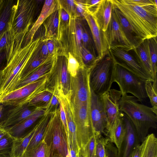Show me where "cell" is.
<instances>
[{
    "mask_svg": "<svg viewBox=\"0 0 157 157\" xmlns=\"http://www.w3.org/2000/svg\"><path fill=\"white\" fill-rule=\"evenodd\" d=\"M142 40L157 36V0H112Z\"/></svg>",
    "mask_w": 157,
    "mask_h": 157,
    "instance_id": "obj_1",
    "label": "cell"
},
{
    "mask_svg": "<svg viewBox=\"0 0 157 157\" xmlns=\"http://www.w3.org/2000/svg\"><path fill=\"white\" fill-rule=\"evenodd\" d=\"M134 96L122 95L119 101L121 112L129 118L136 129L140 142L147 135L150 128L156 129L157 115L151 108L138 102Z\"/></svg>",
    "mask_w": 157,
    "mask_h": 157,
    "instance_id": "obj_2",
    "label": "cell"
},
{
    "mask_svg": "<svg viewBox=\"0 0 157 157\" xmlns=\"http://www.w3.org/2000/svg\"><path fill=\"white\" fill-rule=\"evenodd\" d=\"M40 38L29 42L17 50L1 71L0 98L13 91L20 81L21 73L38 46Z\"/></svg>",
    "mask_w": 157,
    "mask_h": 157,
    "instance_id": "obj_3",
    "label": "cell"
},
{
    "mask_svg": "<svg viewBox=\"0 0 157 157\" xmlns=\"http://www.w3.org/2000/svg\"><path fill=\"white\" fill-rule=\"evenodd\" d=\"M43 140L47 146L48 157H67V137L61 120L59 108L52 113Z\"/></svg>",
    "mask_w": 157,
    "mask_h": 157,
    "instance_id": "obj_4",
    "label": "cell"
},
{
    "mask_svg": "<svg viewBox=\"0 0 157 157\" xmlns=\"http://www.w3.org/2000/svg\"><path fill=\"white\" fill-rule=\"evenodd\" d=\"M82 24L80 17H70L67 26L56 37L59 55L68 58L70 53L78 61L80 66L85 67L81 55L82 46Z\"/></svg>",
    "mask_w": 157,
    "mask_h": 157,
    "instance_id": "obj_5",
    "label": "cell"
},
{
    "mask_svg": "<svg viewBox=\"0 0 157 157\" xmlns=\"http://www.w3.org/2000/svg\"><path fill=\"white\" fill-rule=\"evenodd\" d=\"M114 63L109 52L98 60L89 71L90 89L97 95L101 96L109 91L113 82Z\"/></svg>",
    "mask_w": 157,
    "mask_h": 157,
    "instance_id": "obj_6",
    "label": "cell"
},
{
    "mask_svg": "<svg viewBox=\"0 0 157 157\" xmlns=\"http://www.w3.org/2000/svg\"><path fill=\"white\" fill-rule=\"evenodd\" d=\"M67 58L58 55L55 58L52 68L47 75L45 89L53 94L69 98L71 94V75L67 68Z\"/></svg>",
    "mask_w": 157,
    "mask_h": 157,
    "instance_id": "obj_7",
    "label": "cell"
},
{
    "mask_svg": "<svg viewBox=\"0 0 157 157\" xmlns=\"http://www.w3.org/2000/svg\"><path fill=\"white\" fill-rule=\"evenodd\" d=\"M113 61V82L118 85L122 95L129 93L138 101H144L147 97L145 89L147 81Z\"/></svg>",
    "mask_w": 157,
    "mask_h": 157,
    "instance_id": "obj_8",
    "label": "cell"
},
{
    "mask_svg": "<svg viewBox=\"0 0 157 157\" xmlns=\"http://www.w3.org/2000/svg\"><path fill=\"white\" fill-rule=\"evenodd\" d=\"M70 102L76 127L77 144L79 149L85 147L94 134L90 117V101L86 103Z\"/></svg>",
    "mask_w": 157,
    "mask_h": 157,
    "instance_id": "obj_9",
    "label": "cell"
},
{
    "mask_svg": "<svg viewBox=\"0 0 157 157\" xmlns=\"http://www.w3.org/2000/svg\"><path fill=\"white\" fill-rule=\"evenodd\" d=\"M37 2L34 0H16L13 22V29L15 33H28L34 23Z\"/></svg>",
    "mask_w": 157,
    "mask_h": 157,
    "instance_id": "obj_10",
    "label": "cell"
},
{
    "mask_svg": "<svg viewBox=\"0 0 157 157\" xmlns=\"http://www.w3.org/2000/svg\"><path fill=\"white\" fill-rule=\"evenodd\" d=\"M48 75L2 97L0 104L4 106H14L28 102L36 94L45 89Z\"/></svg>",
    "mask_w": 157,
    "mask_h": 157,
    "instance_id": "obj_11",
    "label": "cell"
},
{
    "mask_svg": "<svg viewBox=\"0 0 157 157\" xmlns=\"http://www.w3.org/2000/svg\"><path fill=\"white\" fill-rule=\"evenodd\" d=\"M90 69L80 67L75 76H71V94L69 99L71 102L79 103L90 102L89 81Z\"/></svg>",
    "mask_w": 157,
    "mask_h": 157,
    "instance_id": "obj_12",
    "label": "cell"
},
{
    "mask_svg": "<svg viewBox=\"0 0 157 157\" xmlns=\"http://www.w3.org/2000/svg\"><path fill=\"white\" fill-rule=\"evenodd\" d=\"M103 33L109 50L112 48L117 47L128 52L133 50L134 48L123 33L113 9L107 30L103 32Z\"/></svg>",
    "mask_w": 157,
    "mask_h": 157,
    "instance_id": "obj_13",
    "label": "cell"
},
{
    "mask_svg": "<svg viewBox=\"0 0 157 157\" xmlns=\"http://www.w3.org/2000/svg\"><path fill=\"white\" fill-rule=\"evenodd\" d=\"M109 52L113 60L147 81L153 82L152 78L142 68L137 60L129 52L120 48H110Z\"/></svg>",
    "mask_w": 157,
    "mask_h": 157,
    "instance_id": "obj_14",
    "label": "cell"
},
{
    "mask_svg": "<svg viewBox=\"0 0 157 157\" xmlns=\"http://www.w3.org/2000/svg\"><path fill=\"white\" fill-rule=\"evenodd\" d=\"M122 96L120 90L110 89L101 96L107 118L105 131L111 132L120 117L119 101Z\"/></svg>",
    "mask_w": 157,
    "mask_h": 157,
    "instance_id": "obj_15",
    "label": "cell"
},
{
    "mask_svg": "<svg viewBox=\"0 0 157 157\" xmlns=\"http://www.w3.org/2000/svg\"><path fill=\"white\" fill-rule=\"evenodd\" d=\"M90 115L94 134L100 137L105 133L106 116L101 96L96 94L90 88Z\"/></svg>",
    "mask_w": 157,
    "mask_h": 157,
    "instance_id": "obj_16",
    "label": "cell"
},
{
    "mask_svg": "<svg viewBox=\"0 0 157 157\" xmlns=\"http://www.w3.org/2000/svg\"><path fill=\"white\" fill-rule=\"evenodd\" d=\"M6 106V110L1 126L6 132L22 122L37 109L33 106L29 105L28 102L16 106Z\"/></svg>",
    "mask_w": 157,
    "mask_h": 157,
    "instance_id": "obj_17",
    "label": "cell"
},
{
    "mask_svg": "<svg viewBox=\"0 0 157 157\" xmlns=\"http://www.w3.org/2000/svg\"><path fill=\"white\" fill-rule=\"evenodd\" d=\"M121 116L126 127V133L120 147L118 149L117 157H132L135 147L140 144L136 129L128 117L121 112Z\"/></svg>",
    "mask_w": 157,
    "mask_h": 157,
    "instance_id": "obj_18",
    "label": "cell"
},
{
    "mask_svg": "<svg viewBox=\"0 0 157 157\" xmlns=\"http://www.w3.org/2000/svg\"><path fill=\"white\" fill-rule=\"evenodd\" d=\"M59 8V0H48L45 1L39 16L25 36L21 48L25 46L33 41V38L40 26L46 19Z\"/></svg>",
    "mask_w": 157,
    "mask_h": 157,
    "instance_id": "obj_19",
    "label": "cell"
},
{
    "mask_svg": "<svg viewBox=\"0 0 157 157\" xmlns=\"http://www.w3.org/2000/svg\"><path fill=\"white\" fill-rule=\"evenodd\" d=\"M84 17L90 31L97 54V58L101 59L109 52L108 47L104 38L103 32L91 14L86 13Z\"/></svg>",
    "mask_w": 157,
    "mask_h": 157,
    "instance_id": "obj_20",
    "label": "cell"
},
{
    "mask_svg": "<svg viewBox=\"0 0 157 157\" xmlns=\"http://www.w3.org/2000/svg\"><path fill=\"white\" fill-rule=\"evenodd\" d=\"M46 109H37L31 115L20 124L14 126L7 132L14 139L22 138L32 130L34 124L45 113Z\"/></svg>",
    "mask_w": 157,
    "mask_h": 157,
    "instance_id": "obj_21",
    "label": "cell"
},
{
    "mask_svg": "<svg viewBox=\"0 0 157 157\" xmlns=\"http://www.w3.org/2000/svg\"><path fill=\"white\" fill-rule=\"evenodd\" d=\"M113 7L112 0H101L91 14L103 32L107 30L110 21Z\"/></svg>",
    "mask_w": 157,
    "mask_h": 157,
    "instance_id": "obj_22",
    "label": "cell"
},
{
    "mask_svg": "<svg viewBox=\"0 0 157 157\" xmlns=\"http://www.w3.org/2000/svg\"><path fill=\"white\" fill-rule=\"evenodd\" d=\"M57 97L64 110L68 128L67 140L70 142L77 154L79 148L76 138V130L71 106L69 100L61 96Z\"/></svg>",
    "mask_w": 157,
    "mask_h": 157,
    "instance_id": "obj_23",
    "label": "cell"
},
{
    "mask_svg": "<svg viewBox=\"0 0 157 157\" xmlns=\"http://www.w3.org/2000/svg\"><path fill=\"white\" fill-rule=\"evenodd\" d=\"M41 46L40 40L38 46L22 69L19 81L25 78L40 65L58 55V53H57L50 55L48 56H44L41 52Z\"/></svg>",
    "mask_w": 157,
    "mask_h": 157,
    "instance_id": "obj_24",
    "label": "cell"
},
{
    "mask_svg": "<svg viewBox=\"0 0 157 157\" xmlns=\"http://www.w3.org/2000/svg\"><path fill=\"white\" fill-rule=\"evenodd\" d=\"M132 51L134 52V56L139 63L152 78L151 65L148 39L143 40Z\"/></svg>",
    "mask_w": 157,
    "mask_h": 157,
    "instance_id": "obj_25",
    "label": "cell"
},
{
    "mask_svg": "<svg viewBox=\"0 0 157 157\" xmlns=\"http://www.w3.org/2000/svg\"><path fill=\"white\" fill-rule=\"evenodd\" d=\"M56 56L43 63L24 79L20 81L16 85L14 90L34 82L43 76L48 75L52 68L54 59Z\"/></svg>",
    "mask_w": 157,
    "mask_h": 157,
    "instance_id": "obj_26",
    "label": "cell"
},
{
    "mask_svg": "<svg viewBox=\"0 0 157 157\" xmlns=\"http://www.w3.org/2000/svg\"><path fill=\"white\" fill-rule=\"evenodd\" d=\"M113 9L116 14L123 33L134 48L142 40L135 33L128 21L113 4Z\"/></svg>",
    "mask_w": 157,
    "mask_h": 157,
    "instance_id": "obj_27",
    "label": "cell"
},
{
    "mask_svg": "<svg viewBox=\"0 0 157 157\" xmlns=\"http://www.w3.org/2000/svg\"><path fill=\"white\" fill-rule=\"evenodd\" d=\"M51 114L52 113H45L35 125V132L25 151L35 147L43 140L45 129Z\"/></svg>",
    "mask_w": 157,
    "mask_h": 157,
    "instance_id": "obj_28",
    "label": "cell"
},
{
    "mask_svg": "<svg viewBox=\"0 0 157 157\" xmlns=\"http://www.w3.org/2000/svg\"><path fill=\"white\" fill-rule=\"evenodd\" d=\"M58 9L51 14L43 24L45 30L43 38L45 40H56L58 26Z\"/></svg>",
    "mask_w": 157,
    "mask_h": 157,
    "instance_id": "obj_29",
    "label": "cell"
},
{
    "mask_svg": "<svg viewBox=\"0 0 157 157\" xmlns=\"http://www.w3.org/2000/svg\"><path fill=\"white\" fill-rule=\"evenodd\" d=\"M126 133L125 125L120 113V117L116 124L108 135L110 142L113 143L117 148H118L124 140Z\"/></svg>",
    "mask_w": 157,
    "mask_h": 157,
    "instance_id": "obj_30",
    "label": "cell"
},
{
    "mask_svg": "<svg viewBox=\"0 0 157 157\" xmlns=\"http://www.w3.org/2000/svg\"><path fill=\"white\" fill-rule=\"evenodd\" d=\"M140 145V157H157V139L153 133L147 135Z\"/></svg>",
    "mask_w": 157,
    "mask_h": 157,
    "instance_id": "obj_31",
    "label": "cell"
},
{
    "mask_svg": "<svg viewBox=\"0 0 157 157\" xmlns=\"http://www.w3.org/2000/svg\"><path fill=\"white\" fill-rule=\"evenodd\" d=\"M15 1L13 0H3L0 9V36L7 29Z\"/></svg>",
    "mask_w": 157,
    "mask_h": 157,
    "instance_id": "obj_32",
    "label": "cell"
},
{
    "mask_svg": "<svg viewBox=\"0 0 157 157\" xmlns=\"http://www.w3.org/2000/svg\"><path fill=\"white\" fill-rule=\"evenodd\" d=\"M53 95L52 92L44 89L36 94L29 101L28 104L37 109H46Z\"/></svg>",
    "mask_w": 157,
    "mask_h": 157,
    "instance_id": "obj_33",
    "label": "cell"
},
{
    "mask_svg": "<svg viewBox=\"0 0 157 157\" xmlns=\"http://www.w3.org/2000/svg\"><path fill=\"white\" fill-rule=\"evenodd\" d=\"M35 130V125L31 131L24 138L14 139L13 148V157H23V154L34 134Z\"/></svg>",
    "mask_w": 157,
    "mask_h": 157,
    "instance_id": "obj_34",
    "label": "cell"
},
{
    "mask_svg": "<svg viewBox=\"0 0 157 157\" xmlns=\"http://www.w3.org/2000/svg\"><path fill=\"white\" fill-rule=\"evenodd\" d=\"M14 140L8 132L0 139V157H13Z\"/></svg>",
    "mask_w": 157,
    "mask_h": 157,
    "instance_id": "obj_35",
    "label": "cell"
},
{
    "mask_svg": "<svg viewBox=\"0 0 157 157\" xmlns=\"http://www.w3.org/2000/svg\"><path fill=\"white\" fill-rule=\"evenodd\" d=\"M150 55L152 78L153 81L157 79V37L148 39Z\"/></svg>",
    "mask_w": 157,
    "mask_h": 157,
    "instance_id": "obj_36",
    "label": "cell"
},
{
    "mask_svg": "<svg viewBox=\"0 0 157 157\" xmlns=\"http://www.w3.org/2000/svg\"><path fill=\"white\" fill-rule=\"evenodd\" d=\"M23 157H48L47 146L42 140L35 147L24 152Z\"/></svg>",
    "mask_w": 157,
    "mask_h": 157,
    "instance_id": "obj_37",
    "label": "cell"
},
{
    "mask_svg": "<svg viewBox=\"0 0 157 157\" xmlns=\"http://www.w3.org/2000/svg\"><path fill=\"white\" fill-rule=\"evenodd\" d=\"M151 82L147 81L145 83L146 94L150 100L151 107L156 114H157V92H156L152 86Z\"/></svg>",
    "mask_w": 157,
    "mask_h": 157,
    "instance_id": "obj_38",
    "label": "cell"
},
{
    "mask_svg": "<svg viewBox=\"0 0 157 157\" xmlns=\"http://www.w3.org/2000/svg\"><path fill=\"white\" fill-rule=\"evenodd\" d=\"M109 142V138H105L102 136L97 137L95 153L96 157H106V147Z\"/></svg>",
    "mask_w": 157,
    "mask_h": 157,
    "instance_id": "obj_39",
    "label": "cell"
},
{
    "mask_svg": "<svg viewBox=\"0 0 157 157\" xmlns=\"http://www.w3.org/2000/svg\"><path fill=\"white\" fill-rule=\"evenodd\" d=\"M58 15V26L57 35L63 30L68 25L70 17L68 14L59 6Z\"/></svg>",
    "mask_w": 157,
    "mask_h": 157,
    "instance_id": "obj_40",
    "label": "cell"
},
{
    "mask_svg": "<svg viewBox=\"0 0 157 157\" xmlns=\"http://www.w3.org/2000/svg\"><path fill=\"white\" fill-rule=\"evenodd\" d=\"M59 6L68 14L69 17H79L76 10L74 0H59Z\"/></svg>",
    "mask_w": 157,
    "mask_h": 157,
    "instance_id": "obj_41",
    "label": "cell"
},
{
    "mask_svg": "<svg viewBox=\"0 0 157 157\" xmlns=\"http://www.w3.org/2000/svg\"><path fill=\"white\" fill-rule=\"evenodd\" d=\"M80 67V64L76 59L70 53H68L67 68L71 76H75Z\"/></svg>",
    "mask_w": 157,
    "mask_h": 157,
    "instance_id": "obj_42",
    "label": "cell"
},
{
    "mask_svg": "<svg viewBox=\"0 0 157 157\" xmlns=\"http://www.w3.org/2000/svg\"><path fill=\"white\" fill-rule=\"evenodd\" d=\"M97 137L94 134L83 147L87 157H94Z\"/></svg>",
    "mask_w": 157,
    "mask_h": 157,
    "instance_id": "obj_43",
    "label": "cell"
},
{
    "mask_svg": "<svg viewBox=\"0 0 157 157\" xmlns=\"http://www.w3.org/2000/svg\"><path fill=\"white\" fill-rule=\"evenodd\" d=\"M59 102L56 95L53 94L52 97L46 108L45 113H51L59 108Z\"/></svg>",
    "mask_w": 157,
    "mask_h": 157,
    "instance_id": "obj_44",
    "label": "cell"
},
{
    "mask_svg": "<svg viewBox=\"0 0 157 157\" xmlns=\"http://www.w3.org/2000/svg\"><path fill=\"white\" fill-rule=\"evenodd\" d=\"M74 2L79 17H84L86 13H88L85 0H74Z\"/></svg>",
    "mask_w": 157,
    "mask_h": 157,
    "instance_id": "obj_45",
    "label": "cell"
},
{
    "mask_svg": "<svg viewBox=\"0 0 157 157\" xmlns=\"http://www.w3.org/2000/svg\"><path fill=\"white\" fill-rule=\"evenodd\" d=\"M117 149L112 143H109L106 147V157H117Z\"/></svg>",
    "mask_w": 157,
    "mask_h": 157,
    "instance_id": "obj_46",
    "label": "cell"
},
{
    "mask_svg": "<svg viewBox=\"0 0 157 157\" xmlns=\"http://www.w3.org/2000/svg\"><path fill=\"white\" fill-rule=\"evenodd\" d=\"M59 111L60 116L63 125L67 133V137L68 135V128L67 124L66 117L65 113L63 108V107L59 101Z\"/></svg>",
    "mask_w": 157,
    "mask_h": 157,
    "instance_id": "obj_47",
    "label": "cell"
},
{
    "mask_svg": "<svg viewBox=\"0 0 157 157\" xmlns=\"http://www.w3.org/2000/svg\"><path fill=\"white\" fill-rule=\"evenodd\" d=\"M6 63V55L5 51H3L0 53V72L4 68Z\"/></svg>",
    "mask_w": 157,
    "mask_h": 157,
    "instance_id": "obj_48",
    "label": "cell"
},
{
    "mask_svg": "<svg viewBox=\"0 0 157 157\" xmlns=\"http://www.w3.org/2000/svg\"><path fill=\"white\" fill-rule=\"evenodd\" d=\"M68 153L67 157H77V153L70 142L68 141Z\"/></svg>",
    "mask_w": 157,
    "mask_h": 157,
    "instance_id": "obj_49",
    "label": "cell"
},
{
    "mask_svg": "<svg viewBox=\"0 0 157 157\" xmlns=\"http://www.w3.org/2000/svg\"><path fill=\"white\" fill-rule=\"evenodd\" d=\"M141 151V145L140 144H139L134 148L132 157H140Z\"/></svg>",
    "mask_w": 157,
    "mask_h": 157,
    "instance_id": "obj_50",
    "label": "cell"
},
{
    "mask_svg": "<svg viewBox=\"0 0 157 157\" xmlns=\"http://www.w3.org/2000/svg\"><path fill=\"white\" fill-rule=\"evenodd\" d=\"M6 106L0 104V125L2 121L3 117L6 112Z\"/></svg>",
    "mask_w": 157,
    "mask_h": 157,
    "instance_id": "obj_51",
    "label": "cell"
},
{
    "mask_svg": "<svg viewBox=\"0 0 157 157\" xmlns=\"http://www.w3.org/2000/svg\"><path fill=\"white\" fill-rule=\"evenodd\" d=\"M77 157H87L84 147L79 149L77 154Z\"/></svg>",
    "mask_w": 157,
    "mask_h": 157,
    "instance_id": "obj_52",
    "label": "cell"
},
{
    "mask_svg": "<svg viewBox=\"0 0 157 157\" xmlns=\"http://www.w3.org/2000/svg\"><path fill=\"white\" fill-rule=\"evenodd\" d=\"M7 132L2 128L0 125V139L7 133Z\"/></svg>",
    "mask_w": 157,
    "mask_h": 157,
    "instance_id": "obj_53",
    "label": "cell"
},
{
    "mask_svg": "<svg viewBox=\"0 0 157 157\" xmlns=\"http://www.w3.org/2000/svg\"><path fill=\"white\" fill-rule=\"evenodd\" d=\"M3 0H0V9L3 3Z\"/></svg>",
    "mask_w": 157,
    "mask_h": 157,
    "instance_id": "obj_54",
    "label": "cell"
},
{
    "mask_svg": "<svg viewBox=\"0 0 157 157\" xmlns=\"http://www.w3.org/2000/svg\"><path fill=\"white\" fill-rule=\"evenodd\" d=\"M1 71L0 72V81L1 78Z\"/></svg>",
    "mask_w": 157,
    "mask_h": 157,
    "instance_id": "obj_55",
    "label": "cell"
},
{
    "mask_svg": "<svg viewBox=\"0 0 157 157\" xmlns=\"http://www.w3.org/2000/svg\"><path fill=\"white\" fill-rule=\"evenodd\" d=\"M94 157H96L94 155Z\"/></svg>",
    "mask_w": 157,
    "mask_h": 157,
    "instance_id": "obj_56",
    "label": "cell"
}]
</instances>
